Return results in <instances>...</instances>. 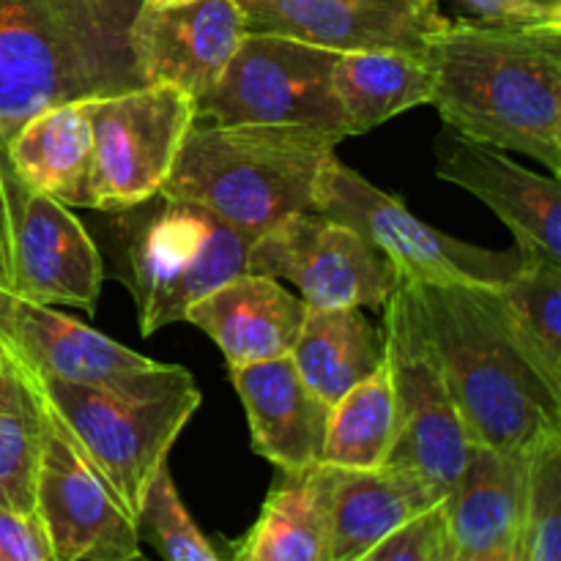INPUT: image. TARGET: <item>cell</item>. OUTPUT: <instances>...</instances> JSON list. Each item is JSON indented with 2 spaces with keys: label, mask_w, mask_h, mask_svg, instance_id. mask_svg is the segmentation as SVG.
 I'll use <instances>...</instances> for the list:
<instances>
[{
  "label": "cell",
  "mask_w": 561,
  "mask_h": 561,
  "mask_svg": "<svg viewBox=\"0 0 561 561\" xmlns=\"http://www.w3.org/2000/svg\"><path fill=\"white\" fill-rule=\"evenodd\" d=\"M5 157L22 190L64 206L88 208L93 140L91 99L38 110L5 142Z\"/></svg>",
  "instance_id": "cell-22"
},
{
  "label": "cell",
  "mask_w": 561,
  "mask_h": 561,
  "mask_svg": "<svg viewBox=\"0 0 561 561\" xmlns=\"http://www.w3.org/2000/svg\"><path fill=\"white\" fill-rule=\"evenodd\" d=\"M337 55L285 36L247 33L217 85L197 99V121L307 126L345 140L332 85Z\"/></svg>",
  "instance_id": "cell-10"
},
{
  "label": "cell",
  "mask_w": 561,
  "mask_h": 561,
  "mask_svg": "<svg viewBox=\"0 0 561 561\" xmlns=\"http://www.w3.org/2000/svg\"><path fill=\"white\" fill-rule=\"evenodd\" d=\"M142 0H0V140L38 110L142 85L129 25Z\"/></svg>",
  "instance_id": "cell-3"
},
{
  "label": "cell",
  "mask_w": 561,
  "mask_h": 561,
  "mask_svg": "<svg viewBox=\"0 0 561 561\" xmlns=\"http://www.w3.org/2000/svg\"><path fill=\"white\" fill-rule=\"evenodd\" d=\"M356 561H370V557H362V559H356Z\"/></svg>",
  "instance_id": "cell-38"
},
{
  "label": "cell",
  "mask_w": 561,
  "mask_h": 561,
  "mask_svg": "<svg viewBox=\"0 0 561 561\" xmlns=\"http://www.w3.org/2000/svg\"><path fill=\"white\" fill-rule=\"evenodd\" d=\"M0 561H60L36 513L0 510Z\"/></svg>",
  "instance_id": "cell-32"
},
{
  "label": "cell",
  "mask_w": 561,
  "mask_h": 561,
  "mask_svg": "<svg viewBox=\"0 0 561 561\" xmlns=\"http://www.w3.org/2000/svg\"><path fill=\"white\" fill-rule=\"evenodd\" d=\"M42 398V394H38ZM44 405L36 515L60 561H129L140 553L137 520L126 513L58 416Z\"/></svg>",
  "instance_id": "cell-13"
},
{
  "label": "cell",
  "mask_w": 561,
  "mask_h": 561,
  "mask_svg": "<svg viewBox=\"0 0 561 561\" xmlns=\"http://www.w3.org/2000/svg\"><path fill=\"white\" fill-rule=\"evenodd\" d=\"M305 316V301L277 279L239 274L195 301L184 321L206 332L233 370L290 356Z\"/></svg>",
  "instance_id": "cell-19"
},
{
  "label": "cell",
  "mask_w": 561,
  "mask_h": 561,
  "mask_svg": "<svg viewBox=\"0 0 561 561\" xmlns=\"http://www.w3.org/2000/svg\"><path fill=\"white\" fill-rule=\"evenodd\" d=\"M44 405L25 367L0 354V510L36 513Z\"/></svg>",
  "instance_id": "cell-28"
},
{
  "label": "cell",
  "mask_w": 561,
  "mask_h": 561,
  "mask_svg": "<svg viewBox=\"0 0 561 561\" xmlns=\"http://www.w3.org/2000/svg\"><path fill=\"white\" fill-rule=\"evenodd\" d=\"M312 211L354 228L398 268L405 283L499 288L520 266L518 250L491 252L431 228L398 197L340 162L337 153L323 164Z\"/></svg>",
  "instance_id": "cell-6"
},
{
  "label": "cell",
  "mask_w": 561,
  "mask_h": 561,
  "mask_svg": "<svg viewBox=\"0 0 561 561\" xmlns=\"http://www.w3.org/2000/svg\"><path fill=\"white\" fill-rule=\"evenodd\" d=\"M195 121V99L164 82L91 99L88 208L124 214L157 197Z\"/></svg>",
  "instance_id": "cell-8"
},
{
  "label": "cell",
  "mask_w": 561,
  "mask_h": 561,
  "mask_svg": "<svg viewBox=\"0 0 561 561\" xmlns=\"http://www.w3.org/2000/svg\"><path fill=\"white\" fill-rule=\"evenodd\" d=\"M398 438V400L392 370L383 356L381 367L343 394L329 409L323 466L351 471L381 469Z\"/></svg>",
  "instance_id": "cell-27"
},
{
  "label": "cell",
  "mask_w": 561,
  "mask_h": 561,
  "mask_svg": "<svg viewBox=\"0 0 561 561\" xmlns=\"http://www.w3.org/2000/svg\"><path fill=\"white\" fill-rule=\"evenodd\" d=\"M488 296L515 351L561 398V263L520 252L518 272Z\"/></svg>",
  "instance_id": "cell-24"
},
{
  "label": "cell",
  "mask_w": 561,
  "mask_h": 561,
  "mask_svg": "<svg viewBox=\"0 0 561 561\" xmlns=\"http://www.w3.org/2000/svg\"><path fill=\"white\" fill-rule=\"evenodd\" d=\"M247 36L236 0H142L129 25V47L142 85L164 82L201 99L217 85Z\"/></svg>",
  "instance_id": "cell-15"
},
{
  "label": "cell",
  "mask_w": 561,
  "mask_h": 561,
  "mask_svg": "<svg viewBox=\"0 0 561 561\" xmlns=\"http://www.w3.org/2000/svg\"><path fill=\"white\" fill-rule=\"evenodd\" d=\"M323 466V463H321ZM329 520V561H356L392 531L444 499L400 469H334L323 466Z\"/></svg>",
  "instance_id": "cell-20"
},
{
  "label": "cell",
  "mask_w": 561,
  "mask_h": 561,
  "mask_svg": "<svg viewBox=\"0 0 561 561\" xmlns=\"http://www.w3.org/2000/svg\"><path fill=\"white\" fill-rule=\"evenodd\" d=\"M0 345L36 376L131 400L162 398L195 383L192 373L181 365L148 359L55 307L14 296L3 285Z\"/></svg>",
  "instance_id": "cell-11"
},
{
  "label": "cell",
  "mask_w": 561,
  "mask_h": 561,
  "mask_svg": "<svg viewBox=\"0 0 561 561\" xmlns=\"http://www.w3.org/2000/svg\"><path fill=\"white\" fill-rule=\"evenodd\" d=\"M455 553L458 551L449 537L447 507L442 502L392 531L367 557L370 561H453Z\"/></svg>",
  "instance_id": "cell-31"
},
{
  "label": "cell",
  "mask_w": 561,
  "mask_h": 561,
  "mask_svg": "<svg viewBox=\"0 0 561 561\" xmlns=\"http://www.w3.org/2000/svg\"><path fill=\"white\" fill-rule=\"evenodd\" d=\"M230 561H329L323 466L283 474L274 482L261 515Z\"/></svg>",
  "instance_id": "cell-26"
},
{
  "label": "cell",
  "mask_w": 561,
  "mask_h": 561,
  "mask_svg": "<svg viewBox=\"0 0 561 561\" xmlns=\"http://www.w3.org/2000/svg\"><path fill=\"white\" fill-rule=\"evenodd\" d=\"M102 285L104 263L85 225L64 203L25 190L5 290L36 305H69L93 316Z\"/></svg>",
  "instance_id": "cell-17"
},
{
  "label": "cell",
  "mask_w": 561,
  "mask_h": 561,
  "mask_svg": "<svg viewBox=\"0 0 561 561\" xmlns=\"http://www.w3.org/2000/svg\"><path fill=\"white\" fill-rule=\"evenodd\" d=\"M301 381L327 405L365 381L383 362V334L359 307L310 310L290 348Z\"/></svg>",
  "instance_id": "cell-25"
},
{
  "label": "cell",
  "mask_w": 561,
  "mask_h": 561,
  "mask_svg": "<svg viewBox=\"0 0 561 561\" xmlns=\"http://www.w3.org/2000/svg\"><path fill=\"white\" fill-rule=\"evenodd\" d=\"M0 354H3V345H0Z\"/></svg>",
  "instance_id": "cell-39"
},
{
  "label": "cell",
  "mask_w": 561,
  "mask_h": 561,
  "mask_svg": "<svg viewBox=\"0 0 561 561\" xmlns=\"http://www.w3.org/2000/svg\"><path fill=\"white\" fill-rule=\"evenodd\" d=\"M436 175L480 197L515 236L520 252L561 263V184L444 126L433 142Z\"/></svg>",
  "instance_id": "cell-16"
},
{
  "label": "cell",
  "mask_w": 561,
  "mask_h": 561,
  "mask_svg": "<svg viewBox=\"0 0 561 561\" xmlns=\"http://www.w3.org/2000/svg\"><path fill=\"white\" fill-rule=\"evenodd\" d=\"M146 3H153V5H164V3H181V0H146Z\"/></svg>",
  "instance_id": "cell-36"
},
{
  "label": "cell",
  "mask_w": 561,
  "mask_h": 561,
  "mask_svg": "<svg viewBox=\"0 0 561 561\" xmlns=\"http://www.w3.org/2000/svg\"><path fill=\"white\" fill-rule=\"evenodd\" d=\"M381 310L383 356L398 400V438L383 466L409 471L447 502L474 444L455 411L403 279Z\"/></svg>",
  "instance_id": "cell-9"
},
{
  "label": "cell",
  "mask_w": 561,
  "mask_h": 561,
  "mask_svg": "<svg viewBox=\"0 0 561 561\" xmlns=\"http://www.w3.org/2000/svg\"><path fill=\"white\" fill-rule=\"evenodd\" d=\"M531 453L471 447L469 463L444 502L455 551L463 557H513L524 526Z\"/></svg>",
  "instance_id": "cell-21"
},
{
  "label": "cell",
  "mask_w": 561,
  "mask_h": 561,
  "mask_svg": "<svg viewBox=\"0 0 561 561\" xmlns=\"http://www.w3.org/2000/svg\"><path fill=\"white\" fill-rule=\"evenodd\" d=\"M405 288L471 444L529 455L561 433V398L510 343L493 312L491 288Z\"/></svg>",
  "instance_id": "cell-2"
},
{
  "label": "cell",
  "mask_w": 561,
  "mask_h": 561,
  "mask_svg": "<svg viewBox=\"0 0 561 561\" xmlns=\"http://www.w3.org/2000/svg\"><path fill=\"white\" fill-rule=\"evenodd\" d=\"M247 274L288 279L310 310L373 307L398 288L400 274L354 228L318 211L290 214L252 241Z\"/></svg>",
  "instance_id": "cell-12"
},
{
  "label": "cell",
  "mask_w": 561,
  "mask_h": 561,
  "mask_svg": "<svg viewBox=\"0 0 561 561\" xmlns=\"http://www.w3.org/2000/svg\"><path fill=\"white\" fill-rule=\"evenodd\" d=\"M477 22L507 27L561 25V0H460Z\"/></svg>",
  "instance_id": "cell-33"
},
{
  "label": "cell",
  "mask_w": 561,
  "mask_h": 561,
  "mask_svg": "<svg viewBox=\"0 0 561 561\" xmlns=\"http://www.w3.org/2000/svg\"><path fill=\"white\" fill-rule=\"evenodd\" d=\"M25 373L126 513L137 520L148 485L168 466L175 438L201 409V389L192 383L162 398L131 400Z\"/></svg>",
  "instance_id": "cell-5"
},
{
  "label": "cell",
  "mask_w": 561,
  "mask_h": 561,
  "mask_svg": "<svg viewBox=\"0 0 561 561\" xmlns=\"http://www.w3.org/2000/svg\"><path fill=\"white\" fill-rule=\"evenodd\" d=\"M129 561H151V559H146V557H142V553H137V557L129 559Z\"/></svg>",
  "instance_id": "cell-37"
},
{
  "label": "cell",
  "mask_w": 561,
  "mask_h": 561,
  "mask_svg": "<svg viewBox=\"0 0 561 561\" xmlns=\"http://www.w3.org/2000/svg\"><path fill=\"white\" fill-rule=\"evenodd\" d=\"M340 142L307 126L195 121L159 195L206 208L255 241L290 214L312 211L321 170Z\"/></svg>",
  "instance_id": "cell-4"
},
{
  "label": "cell",
  "mask_w": 561,
  "mask_h": 561,
  "mask_svg": "<svg viewBox=\"0 0 561 561\" xmlns=\"http://www.w3.org/2000/svg\"><path fill=\"white\" fill-rule=\"evenodd\" d=\"M252 241L192 203L164 201L126 250L121 283L131 290L140 334L184 321L190 307L228 279L247 274Z\"/></svg>",
  "instance_id": "cell-7"
},
{
  "label": "cell",
  "mask_w": 561,
  "mask_h": 561,
  "mask_svg": "<svg viewBox=\"0 0 561 561\" xmlns=\"http://www.w3.org/2000/svg\"><path fill=\"white\" fill-rule=\"evenodd\" d=\"M453 561H515V553L513 557H463V553H455Z\"/></svg>",
  "instance_id": "cell-35"
},
{
  "label": "cell",
  "mask_w": 561,
  "mask_h": 561,
  "mask_svg": "<svg viewBox=\"0 0 561 561\" xmlns=\"http://www.w3.org/2000/svg\"><path fill=\"white\" fill-rule=\"evenodd\" d=\"M345 135H367L394 115L433 102V75L422 53H340L332 69Z\"/></svg>",
  "instance_id": "cell-23"
},
{
  "label": "cell",
  "mask_w": 561,
  "mask_h": 561,
  "mask_svg": "<svg viewBox=\"0 0 561 561\" xmlns=\"http://www.w3.org/2000/svg\"><path fill=\"white\" fill-rule=\"evenodd\" d=\"M444 126L561 173V25L447 20L425 44Z\"/></svg>",
  "instance_id": "cell-1"
},
{
  "label": "cell",
  "mask_w": 561,
  "mask_h": 561,
  "mask_svg": "<svg viewBox=\"0 0 561 561\" xmlns=\"http://www.w3.org/2000/svg\"><path fill=\"white\" fill-rule=\"evenodd\" d=\"M25 190L16 181L5 157V142L0 140V285H9L11 277V244H14V225Z\"/></svg>",
  "instance_id": "cell-34"
},
{
  "label": "cell",
  "mask_w": 561,
  "mask_h": 561,
  "mask_svg": "<svg viewBox=\"0 0 561 561\" xmlns=\"http://www.w3.org/2000/svg\"><path fill=\"white\" fill-rule=\"evenodd\" d=\"M515 561H561V433L529 458V493Z\"/></svg>",
  "instance_id": "cell-29"
},
{
  "label": "cell",
  "mask_w": 561,
  "mask_h": 561,
  "mask_svg": "<svg viewBox=\"0 0 561 561\" xmlns=\"http://www.w3.org/2000/svg\"><path fill=\"white\" fill-rule=\"evenodd\" d=\"M244 403L252 449L283 474L321 466L329 409L305 381L290 356L230 370Z\"/></svg>",
  "instance_id": "cell-18"
},
{
  "label": "cell",
  "mask_w": 561,
  "mask_h": 561,
  "mask_svg": "<svg viewBox=\"0 0 561 561\" xmlns=\"http://www.w3.org/2000/svg\"><path fill=\"white\" fill-rule=\"evenodd\" d=\"M247 33H268L329 53H425L447 16L438 0H236Z\"/></svg>",
  "instance_id": "cell-14"
},
{
  "label": "cell",
  "mask_w": 561,
  "mask_h": 561,
  "mask_svg": "<svg viewBox=\"0 0 561 561\" xmlns=\"http://www.w3.org/2000/svg\"><path fill=\"white\" fill-rule=\"evenodd\" d=\"M137 531L164 561H222L181 502L168 466H162L148 485L137 513Z\"/></svg>",
  "instance_id": "cell-30"
}]
</instances>
